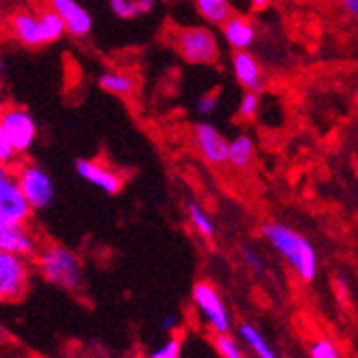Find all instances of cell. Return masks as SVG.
<instances>
[{"mask_svg":"<svg viewBox=\"0 0 358 358\" xmlns=\"http://www.w3.org/2000/svg\"><path fill=\"white\" fill-rule=\"evenodd\" d=\"M262 236L303 283L315 281L320 268L317 251L301 232L292 230L279 221H268L262 225Z\"/></svg>","mask_w":358,"mask_h":358,"instance_id":"1","label":"cell"},{"mask_svg":"<svg viewBox=\"0 0 358 358\" xmlns=\"http://www.w3.org/2000/svg\"><path fill=\"white\" fill-rule=\"evenodd\" d=\"M35 262L39 275L48 283L64 292H80L84 287V266L80 255L73 249L56 243L45 245L37 249Z\"/></svg>","mask_w":358,"mask_h":358,"instance_id":"2","label":"cell"},{"mask_svg":"<svg viewBox=\"0 0 358 358\" xmlns=\"http://www.w3.org/2000/svg\"><path fill=\"white\" fill-rule=\"evenodd\" d=\"M11 32L22 45H26L30 50L52 45L67 35L58 15L50 9L39 11V13L37 11H17L11 20Z\"/></svg>","mask_w":358,"mask_h":358,"instance_id":"3","label":"cell"},{"mask_svg":"<svg viewBox=\"0 0 358 358\" xmlns=\"http://www.w3.org/2000/svg\"><path fill=\"white\" fill-rule=\"evenodd\" d=\"M174 50L187 64H193V67H210L221 56L219 35L206 24L185 26L176 30Z\"/></svg>","mask_w":358,"mask_h":358,"instance_id":"4","label":"cell"},{"mask_svg":"<svg viewBox=\"0 0 358 358\" xmlns=\"http://www.w3.org/2000/svg\"><path fill=\"white\" fill-rule=\"evenodd\" d=\"M191 303L206 327L215 333V337L232 333V315L227 311L219 289L210 281H198L193 285Z\"/></svg>","mask_w":358,"mask_h":358,"instance_id":"5","label":"cell"},{"mask_svg":"<svg viewBox=\"0 0 358 358\" xmlns=\"http://www.w3.org/2000/svg\"><path fill=\"white\" fill-rule=\"evenodd\" d=\"M0 129H3V136L11 150L17 155V159L30 152V148L35 146L39 138L35 116L20 106H9L0 110Z\"/></svg>","mask_w":358,"mask_h":358,"instance_id":"6","label":"cell"},{"mask_svg":"<svg viewBox=\"0 0 358 358\" xmlns=\"http://www.w3.org/2000/svg\"><path fill=\"white\" fill-rule=\"evenodd\" d=\"M15 180L32 213L50 208L56 198V185L45 168L37 164H20L15 168Z\"/></svg>","mask_w":358,"mask_h":358,"instance_id":"7","label":"cell"},{"mask_svg":"<svg viewBox=\"0 0 358 358\" xmlns=\"http://www.w3.org/2000/svg\"><path fill=\"white\" fill-rule=\"evenodd\" d=\"M30 287V262L22 255L0 251V303H20Z\"/></svg>","mask_w":358,"mask_h":358,"instance_id":"8","label":"cell"},{"mask_svg":"<svg viewBox=\"0 0 358 358\" xmlns=\"http://www.w3.org/2000/svg\"><path fill=\"white\" fill-rule=\"evenodd\" d=\"M0 219L17 225H28L32 219V210L17 187L15 170L5 164H0Z\"/></svg>","mask_w":358,"mask_h":358,"instance_id":"9","label":"cell"},{"mask_svg":"<svg viewBox=\"0 0 358 358\" xmlns=\"http://www.w3.org/2000/svg\"><path fill=\"white\" fill-rule=\"evenodd\" d=\"M193 144L195 150L200 152V157L213 168L225 166V157H227V138L219 131V129L208 122L200 120L193 124Z\"/></svg>","mask_w":358,"mask_h":358,"instance_id":"10","label":"cell"},{"mask_svg":"<svg viewBox=\"0 0 358 358\" xmlns=\"http://www.w3.org/2000/svg\"><path fill=\"white\" fill-rule=\"evenodd\" d=\"M76 172L78 176L92 185L94 189H99L106 195H116L122 191L124 187V178L118 170H114L112 166L103 164V161L96 159H78L76 161Z\"/></svg>","mask_w":358,"mask_h":358,"instance_id":"11","label":"cell"},{"mask_svg":"<svg viewBox=\"0 0 358 358\" xmlns=\"http://www.w3.org/2000/svg\"><path fill=\"white\" fill-rule=\"evenodd\" d=\"M50 11L58 15L64 26V32L76 39H86L92 32L94 20L90 11L78 0H50Z\"/></svg>","mask_w":358,"mask_h":358,"instance_id":"12","label":"cell"},{"mask_svg":"<svg viewBox=\"0 0 358 358\" xmlns=\"http://www.w3.org/2000/svg\"><path fill=\"white\" fill-rule=\"evenodd\" d=\"M219 28L223 41L234 52H249L257 41V26L245 13H232Z\"/></svg>","mask_w":358,"mask_h":358,"instance_id":"13","label":"cell"},{"mask_svg":"<svg viewBox=\"0 0 358 358\" xmlns=\"http://www.w3.org/2000/svg\"><path fill=\"white\" fill-rule=\"evenodd\" d=\"M37 249H39L37 236L30 232L28 225L7 223L0 219V251L30 259V257H35Z\"/></svg>","mask_w":358,"mask_h":358,"instance_id":"14","label":"cell"},{"mask_svg":"<svg viewBox=\"0 0 358 358\" xmlns=\"http://www.w3.org/2000/svg\"><path fill=\"white\" fill-rule=\"evenodd\" d=\"M232 73L243 90L259 92L264 88V69L257 56L249 52H234L232 54Z\"/></svg>","mask_w":358,"mask_h":358,"instance_id":"15","label":"cell"},{"mask_svg":"<svg viewBox=\"0 0 358 358\" xmlns=\"http://www.w3.org/2000/svg\"><path fill=\"white\" fill-rule=\"evenodd\" d=\"M255 159V142L247 134H238L232 140H227V157L225 164H230L234 170H247Z\"/></svg>","mask_w":358,"mask_h":358,"instance_id":"16","label":"cell"},{"mask_svg":"<svg viewBox=\"0 0 358 358\" xmlns=\"http://www.w3.org/2000/svg\"><path fill=\"white\" fill-rule=\"evenodd\" d=\"M108 7L114 17L122 22H134L152 13L157 0H108Z\"/></svg>","mask_w":358,"mask_h":358,"instance_id":"17","label":"cell"},{"mask_svg":"<svg viewBox=\"0 0 358 358\" xmlns=\"http://www.w3.org/2000/svg\"><path fill=\"white\" fill-rule=\"evenodd\" d=\"M195 11L202 17L206 26H221L227 17L234 13L230 0H193Z\"/></svg>","mask_w":358,"mask_h":358,"instance_id":"18","label":"cell"},{"mask_svg":"<svg viewBox=\"0 0 358 358\" xmlns=\"http://www.w3.org/2000/svg\"><path fill=\"white\" fill-rule=\"evenodd\" d=\"M238 337H241V341H245V345L253 352L255 358H281L273 350V345L266 341V337L249 322H245L238 327Z\"/></svg>","mask_w":358,"mask_h":358,"instance_id":"19","label":"cell"},{"mask_svg":"<svg viewBox=\"0 0 358 358\" xmlns=\"http://www.w3.org/2000/svg\"><path fill=\"white\" fill-rule=\"evenodd\" d=\"M136 86H138L136 80L124 71L108 69L99 76V88L114 96H131Z\"/></svg>","mask_w":358,"mask_h":358,"instance_id":"20","label":"cell"},{"mask_svg":"<svg viewBox=\"0 0 358 358\" xmlns=\"http://www.w3.org/2000/svg\"><path fill=\"white\" fill-rule=\"evenodd\" d=\"M187 219H189L191 227H193L198 236H202L204 241H213L215 238V232H217L215 221H213V217L206 213V208L200 202H195V200L187 202Z\"/></svg>","mask_w":358,"mask_h":358,"instance_id":"21","label":"cell"},{"mask_svg":"<svg viewBox=\"0 0 358 358\" xmlns=\"http://www.w3.org/2000/svg\"><path fill=\"white\" fill-rule=\"evenodd\" d=\"M215 348H217L221 358H247L243 345L232 335H217L215 337Z\"/></svg>","mask_w":358,"mask_h":358,"instance_id":"22","label":"cell"},{"mask_svg":"<svg viewBox=\"0 0 358 358\" xmlns=\"http://www.w3.org/2000/svg\"><path fill=\"white\" fill-rule=\"evenodd\" d=\"M309 358H343L337 343L329 337H320L309 348Z\"/></svg>","mask_w":358,"mask_h":358,"instance_id":"23","label":"cell"},{"mask_svg":"<svg viewBox=\"0 0 358 358\" xmlns=\"http://www.w3.org/2000/svg\"><path fill=\"white\" fill-rule=\"evenodd\" d=\"M259 114V92L243 90V96L238 101V116L243 120H253Z\"/></svg>","mask_w":358,"mask_h":358,"instance_id":"24","label":"cell"},{"mask_svg":"<svg viewBox=\"0 0 358 358\" xmlns=\"http://www.w3.org/2000/svg\"><path fill=\"white\" fill-rule=\"evenodd\" d=\"M180 356H182V339L172 335L164 345H159L146 358H180Z\"/></svg>","mask_w":358,"mask_h":358,"instance_id":"25","label":"cell"},{"mask_svg":"<svg viewBox=\"0 0 358 358\" xmlns=\"http://www.w3.org/2000/svg\"><path fill=\"white\" fill-rule=\"evenodd\" d=\"M241 257H243L245 266H247L253 275H262V273H264V259H262V255H259L253 247H249V245L241 247Z\"/></svg>","mask_w":358,"mask_h":358,"instance_id":"26","label":"cell"},{"mask_svg":"<svg viewBox=\"0 0 358 358\" xmlns=\"http://www.w3.org/2000/svg\"><path fill=\"white\" fill-rule=\"evenodd\" d=\"M217 106H219L217 96L206 92V94L200 96L198 101H195V112H198V116H202V118H208V116H213L217 112Z\"/></svg>","mask_w":358,"mask_h":358,"instance_id":"27","label":"cell"},{"mask_svg":"<svg viewBox=\"0 0 358 358\" xmlns=\"http://www.w3.org/2000/svg\"><path fill=\"white\" fill-rule=\"evenodd\" d=\"M0 164H5V166H13L17 164V155L11 150V146L7 144L5 136H3V129H0Z\"/></svg>","mask_w":358,"mask_h":358,"instance_id":"28","label":"cell"},{"mask_svg":"<svg viewBox=\"0 0 358 358\" xmlns=\"http://www.w3.org/2000/svg\"><path fill=\"white\" fill-rule=\"evenodd\" d=\"M161 327H164V331H168V333H174L180 327V315L178 313H166L164 320H161Z\"/></svg>","mask_w":358,"mask_h":358,"instance_id":"29","label":"cell"},{"mask_svg":"<svg viewBox=\"0 0 358 358\" xmlns=\"http://www.w3.org/2000/svg\"><path fill=\"white\" fill-rule=\"evenodd\" d=\"M339 3H341V9L345 15L358 17V0H339Z\"/></svg>","mask_w":358,"mask_h":358,"instance_id":"30","label":"cell"},{"mask_svg":"<svg viewBox=\"0 0 358 358\" xmlns=\"http://www.w3.org/2000/svg\"><path fill=\"white\" fill-rule=\"evenodd\" d=\"M271 3H273V0H251V9L253 11H264V9L271 7Z\"/></svg>","mask_w":358,"mask_h":358,"instance_id":"31","label":"cell"},{"mask_svg":"<svg viewBox=\"0 0 358 358\" xmlns=\"http://www.w3.org/2000/svg\"><path fill=\"white\" fill-rule=\"evenodd\" d=\"M5 92V62L0 60V96Z\"/></svg>","mask_w":358,"mask_h":358,"instance_id":"32","label":"cell"},{"mask_svg":"<svg viewBox=\"0 0 358 358\" xmlns=\"http://www.w3.org/2000/svg\"><path fill=\"white\" fill-rule=\"evenodd\" d=\"M7 339V331L3 329V324H0V343H3Z\"/></svg>","mask_w":358,"mask_h":358,"instance_id":"33","label":"cell"},{"mask_svg":"<svg viewBox=\"0 0 358 358\" xmlns=\"http://www.w3.org/2000/svg\"><path fill=\"white\" fill-rule=\"evenodd\" d=\"M129 358H146V356H129Z\"/></svg>","mask_w":358,"mask_h":358,"instance_id":"34","label":"cell"},{"mask_svg":"<svg viewBox=\"0 0 358 358\" xmlns=\"http://www.w3.org/2000/svg\"><path fill=\"white\" fill-rule=\"evenodd\" d=\"M43 358H52V356H43Z\"/></svg>","mask_w":358,"mask_h":358,"instance_id":"35","label":"cell"}]
</instances>
